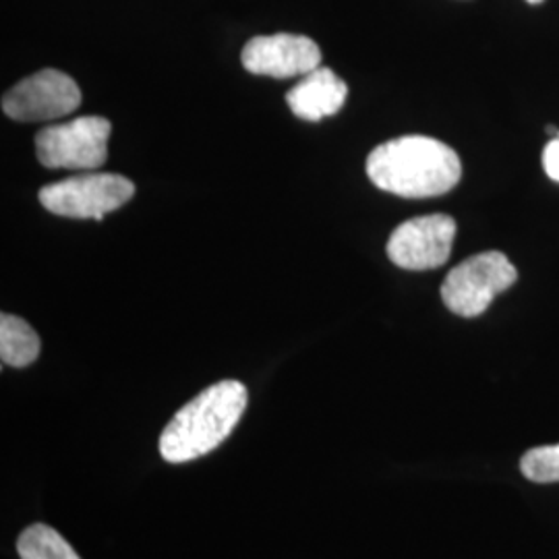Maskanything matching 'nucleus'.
<instances>
[{
	"label": "nucleus",
	"instance_id": "obj_14",
	"mask_svg": "<svg viewBox=\"0 0 559 559\" xmlns=\"http://www.w3.org/2000/svg\"><path fill=\"white\" fill-rule=\"evenodd\" d=\"M528 4H540V2H545V0H526Z\"/></svg>",
	"mask_w": 559,
	"mask_h": 559
},
{
	"label": "nucleus",
	"instance_id": "obj_7",
	"mask_svg": "<svg viewBox=\"0 0 559 559\" xmlns=\"http://www.w3.org/2000/svg\"><path fill=\"white\" fill-rule=\"evenodd\" d=\"M456 230V221L448 214L402 222L388 240V258L408 272L436 270L450 260Z\"/></svg>",
	"mask_w": 559,
	"mask_h": 559
},
{
	"label": "nucleus",
	"instance_id": "obj_1",
	"mask_svg": "<svg viewBox=\"0 0 559 559\" xmlns=\"http://www.w3.org/2000/svg\"><path fill=\"white\" fill-rule=\"evenodd\" d=\"M367 177L385 193L423 200L452 191L462 179V164L443 141L406 135L385 141L369 154Z\"/></svg>",
	"mask_w": 559,
	"mask_h": 559
},
{
	"label": "nucleus",
	"instance_id": "obj_5",
	"mask_svg": "<svg viewBox=\"0 0 559 559\" xmlns=\"http://www.w3.org/2000/svg\"><path fill=\"white\" fill-rule=\"evenodd\" d=\"M112 124L102 117H78L48 124L36 135V154L41 166L92 173L108 160Z\"/></svg>",
	"mask_w": 559,
	"mask_h": 559
},
{
	"label": "nucleus",
	"instance_id": "obj_6",
	"mask_svg": "<svg viewBox=\"0 0 559 559\" xmlns=\"http://www.w3.org/2000/svg\"><path fill=\"white\" fill-rule=\"evenodd\" d=\"M81 104L80 85L67 73L44 69L2 96V112L20 122H46L73 115Z\"/></svg>",
	"mask_w": 559,
	"mask_h": 559
},
{
	"label": "nucleus",
	"instance_id": "obj_13",
	"mask_svg": "<svg viewBox=\"0 0 559 559\" xmlns=\"http://www.w3.org/2000/svg\"><path fill=\"white\" fill-rule=\"evenodd\" d=\"M543 168L547 177L559 182V138L549 141L543 150Z\"/></svg>",
	"mask_w": 559,
	"mask_h": 559
},
{
	"label": "nucleus",
	"instance_id": "obj_12",
	"mask_svg": "<svg viewBox=\"0 0 559 559\" xmlns=\"http://www.w3.org/2000/svg\"><path fill=\"white\" fill-rule=\"evenodd\" d=\"M520 471L533 483H559V443L528 450L520 460Z\"/></svg>",
	"mask_w": 559,
	"mask_h": 559
},
{
	"label": "nucleus",
	"instance_id": "obj_4",
	"mask_svg": "<svg viewBox=\"0 0 559 559\" xmlns=\"http://www.w3.org/2000/svg\"><path fill=\"white\" fill-rule=\"evenodd\" d=\"M519 270L500 251H485L459 263L441 284L443 305L460 318H479L493 299L512 288Z\"/></svg>",
	"mask_w": 559,
	"mask_h": 559
},
{
	"label": "nucleus",
	"instance_id": "obj_10",
	"mask_svg": "<svg viewBox=\"0 0 559 559\" xmlns=\"http://www.w3.org/2000/svg\"><path fill=\"white\" fill-rule=\"evenodd\" d=\"M41 342L36 330L11 313L0 316V359L2 365L23 369L40 357Z\"/></svg>",
	"mask_w": 559,
	"mask_h": 559
},
{
	"label": "nucleus",
	"instance_id": "obj_9",
	"mask_svg": "<svg viewBox=\"0 0 559 559\" xmlns=\"http://www.w3.org/2000/svg\"><path fill=\"white\" fill-rule=\"evenodd\" d=\"M346 98L348 85L328 67L302 75V80L286 94L293 115L307 122H320L338 115Z\"/></svg>",
	"mask_w": 559,
	"mask_h": 559
},
{
	"label": "nucleus",
	"instance_id": "obj_8",
	"mask_svg": "<svg viewBox=\"0 0 559 559\" xmlns=\"http://www.w3.org/2000/svg\"><path fill=\"white\" fill-rule=\"evenodd\" d=\"M242 67L253 75L290 80L321 67L320 46L299 34L258 36L242 48Z\"/></svg>",
	"mask_w": 559,
	"mask_h": 559
},
{
	"label": "nucleus",
	"instance_id": "obj_11",
	"mask_svg": "<svg viewBox=\"0 0 559 559\" xmlns=\"http://www.w3.org/2000/svg\"><path fill=\"white\" fill-rule=\"evenodd\" d=\"M21 559H81L71 543L48 524L27 526L17 539Z\"/></svg>",
	"mask_w": 559,
	"mask_h": 559
},
{
	"label": "nucleus",
	"instance_id": "obj_3",
	"mask_svg": "<svg viewBox=\"0 0 559 559\" xmlns=\"http://www.w3.org/2000/svg\"><path fill=\"white\" fill-rule=\"evenodd\" d=\"M135 185L115 173H83L78 177L41 187L38 193L41 207L50 214L75 221H104L133 200Z\"/></svg>",
	"mask_w": 559,
	"mask_h": 559
},
{
	"label": "nucleus",
	"instance_id": "obj_2",
	"mask_svg": "<svg viewBox=\"0 0 559 559\" xmlns=\"http://www.w3.org/2000/svg\"><path fill=\"white\" fill-rule=\"evenodd\" d=\"M247 402L249 392L240 381L224 380L205 388L164 427L162 459L180 464L214 452L239 425Z\"/></svg>",
	"mask_w": 559,
	"mask_h": 559
}]
</instances>
